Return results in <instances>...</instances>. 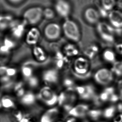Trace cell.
<instances>
[{
    "instance_id": "cell-21",
    "label": "cell",
    "mask_w": 122,
    "mask_h": 122,
    "mask_svg": "<svg viewBox=\"0 0 122 122\" xmlns=\"http://www.w3.org/2000/svg\"><path fill=\"white\" fill-rule=\"evenodd\" d=\"M15 19L13 15L10 14H0V30L9 29Z\"/></svg>"
},
{
    "instance_id": "cell-27",
    "label": "cell",
    "mask_w": 122,
    "mask_h": 122,
    "mask_svg": "<svg viewBox=\"0 0 122 122\" xmlns=\"http://www.w3.org/2000/svg\"><path fill=\"white\" fill-rule=\"evenodd\" d=\"M10 112V118L12 122H24L25 113L23 110L17 107Z\"/></svg>"
},
{
    "instance_id": "cell-40",
    "label": "cell",
    "mask_w": 122,
    "mask_h": 122,
    "mask_svg": "<svg viewBox=\"0 0 122 122\" xmlns=\"http://www.w3.org/2000/svg\"><path fill=\"white\" fill-rule=\"evenodd\" d=\"M8 67V65L0 66V77L5 76Z\"/></svg>"
},
{
    "instance_id": "cell-20",
    "label": "cell",
    "mask_w": 122,
    "mask_h": 122,
    "mask_svg": "<svg viewBox=\"0 0 122 122\" xmlns=\"http://www.w3.org/2000/svg\"><path fill=\"white\" fill-rule=\"evenodd\" d=\"M12 51L3 44L0 45V66H7L11 58Z\"/></svg>"
},
{
    "instance_id": "cell-36",
    "label": "cell",
    "mask_w": 122,
    "mask_h": 122,
    "mask_svg": "<svg viewBox=\"0 0 122 122\" xmlns=\"http://www.w3.org/2000/svg\"><path fill=\"white\" fill-rule=\"evenodd\" d=\"M102 112L99 110H89L87 114L92 119L97 120L102 115Z\"/></svg>"
},
{
    "instance_id": "cell-12",
    "label": "cell",
    "mask_w": 122,
    "mask_h": 122,
    "mask_svg": "<svg viewBox=\"0 0 122 122\" xmlns=\"http://www.w3.org/2000/svg\"><path fill=\"white\" fill-rule=\"evenodd\" d=\"M109 21L114 28L122 29V12L120 10L114 9L109 12Z\"/></svg>"
},
{
    "instance_id": "cell-11",
    "label": "cell",
    "mask_w": 122,
    "mask_h": 122,
    "mask_svg": "<svg viewBox=\"0 0 122 122\" xmlns=\"http://www.w3.org/2000/svg\"><path fill=\"white\" fill-rule=\"evenodd\" d=\"M95 79L97 82L102 85H107L111 82L113 79L112 71L104 68L99 70L95 75Z\"/></svg>"
},
{
    "instance_id": "cell-34",
    "label": "cell",
    "mask_w": 122,
    "mask_h": 122,
    "mask_svg": "<svg viewBox=\"0 0 122 122\" xmlns=\"http://www.w3.org/2000/svg\"><path fill=\"white\" fill-rule=\"evenodd\" d=\"M56 12L51 8H46L43 9V17L47 20H52L55 16Z\"/></svg>"
},
{
    "instance_id": "cell-42",
    "label": "cell",
    "mask_w": 122,
    "mask_h": 122,
    "mask_svg": "<svg viewBox=\"0 0 122 122\" xmlns=\"http://www.w3.org/2000/svg\"><path fill=\"white\" fill-rule=\"evenodd\" d=\"M64 84L66 86L69 87V89H70V87L72 86L73 85V82L71 80L69 79H66L64 81Z\"/></svg>"
},
{
    "instance_id": "cell-35",
    "label": "cell",
    "mask_w": 122,
    "mask_h": 122,
    "mask_svg": "<svg viewBox=\"0 0 122 122\" xmlns=\"http://www.w3.org/2000/svg\"><path fill=\"white\" fill-rule=\"evenodd\" d=\"M116 108L114 106H110L104 110L103 115L107 118H111L113 117L115 114Z\"/></svg>"
},
{
    "instance_id": "cell-4",
    "label": "cell",
    "mask_w": 122,
    "mask_h": 122,
    "mask_svg": "<svg viewBox=\"0 0 122 122\" xmlns=\"http://www.w3.org/2000/svg\"><path fill=\"white\" fill-rule=\"evenodd\" d=\"M96 30L99 36L105 42L112 43L115 41L114 28L110 24L100 21L96 25Z\"/></svg>"
},
{
    "instance_id": "cell-44",
    "label": "cell",
    "mask_w": 122,
    "mask_h": 122,
    "mask_svg": "<svg viewBox=\"0 0 122 122\" xmlns=\"http://www.w3.org/2000/svg\"><path fill=\"white\" fill-rule=\"evenodd\" d=\"M113 122H122V114L117 115L114 119Z\"/></svg>"
},
{
    "instance_id": "cell-19",
    "label": "cell",
    "mask_w": 122,
    "mask_h": 122,
    "mask_svg": "<svg viewBox=\"0 0 122 122\" xmlns=\"http://www.w3.org/2000/svg\"><path fill=\"white\" fill-rule=\"evenodd\" d=\"M32 54L35 61L39 63L44 62L47 59V54L46 51L38 45L33 47Z\"/></svg>"
},
{
    "instance_id": "cell-48",
    "label": "cell",
    "mask_w": 122,
    "mask_h": 122,
    "mask_svg": "<svg viewBox=\"0 0 122 122\" xmlns=\"http://www.w3.org/2000/svg\"><path fill=\"white\" fill-rule=\"evenodd\" d=\"M1 87H0V90H1Z\"/></svg>"
},
{
    "instance_id": "cell-39",
    "label": "cell",
    "mask_w": 122,
    "mask_h": 122,
    "mask_svg": "<svg viewBox=\"0 0 122 122\" xmlns=\"http://www.w3.org/2000/svg\"><path fill=\"white\" fill-rule=\"evenodd\" d=\"M24 122H36V117L31 114L25 113Z\"/></svg>"
},
{
    "instance_id": "cell-28",
    "label": "cell",
    "mask_w": 122,
    "mask_h": 122,
    "mask_svg": "<svg viewBox=\"0 0 122 122\" xmlns=\"http://www.w3.org/2000/svg\"><path fill=\"white\" fill-rule=\"evenodd\" d=\"M20 72L24 80L30 78L35 75L33 67L28 64H25L22 65L20 69Z\"/></svg>"
},
{
    "instance_id": "cell-2",
    "label": "cell",
    "mask_w": 122,
    "mask_h": 122,
    "mask_svg": "<svg viewBox=\"0 0 122 122\" xmlns=\"http://www.w3.org/2000/svg\"><path fill=\"white\" fill-rule=\"evenodd\" d=\"M37 99L48 107H52L58 103V95L51 87L44 86L40 88L36 95Z\"/></svg>"
},
{
    "instance_id": "cell-26",
    "label": "cell",
    "mask_w": 122,
    "mask_h": 122,
    "mask_svg": "<svg viewBox=\"0 0 122 122\" xmlns=\"http://www.w3.org/2000/svg\"><path fill=\"white\" fill-rule=\"evenodd\" d=\"M63 54L67 57L75 56L78 55L79 51L78 47L73 43L65 44L63 49Z\"/></svg>"
},
{
    "instance_id": "cell-13",
    "label": "cell",
    "mask_w": 122,
    "mask_h": 122,
    "mask_svg": "<svg viewBox=\"0 0 122 122\" xmlns=\"http://www.w3.org/2000/svg\"><path fill=\"white\" fill-rule=\"evenodd\" d=\"M84 16L86 22L90 24H96L100 22V15L97 9L89 7L85 10Z\"/></svg>"
},
{
    "instance_id": "cell-25",
    "label": "cell",
    "mask_w": 122,
    "mask_h": 122,
    "mask_svg": "<svg viewBox=\"0 0 122 122\" xmlns=\"http://www.w3.org/2000/svg\"><path fill=\"white\" fill-rule=\"evenodd\" d=\"M88 111L87 105L80 104L73 107L69 111V114L74 117H82L87 114Z\"/></svg>"
},
{
    "instance_id": "cell-24",
    "label": "cell",
    "mask_w": 122,
    "mask_h": 122,
    "mask_svg": "<svg viewBox=\"0 0 122 122\" xmlns=\"http://www.w3.org/2000/svg\"><path fill=\"white\" fill-rule=\"evenodd\" d=\"M26 88L24 81L15 82L12 88V91L14 95L19 99L26 92Z\"/></svg>"
},
{
    "instance_id": "cell-46",
    "label": "cell",
    "mask_w": 122,
    "mask_h": 122,
    "mask_svg": "<svg viewBox=\"0 0 122 122\" xmlns=\"http://www.w3.org/2000/svg\"><path fill=\"white\" fill-rule=\"evenodd\" d=\"M66 122H77V121L74 118H70L67 120Z\"/></svg>"
},
{
    "instance_id": "cell-30",
    "label": "cell",
    "mask_w": 122,
    "mask_h": 122,
    "mask_svg": "<svg viewBox=\"0 0 122 122\" xmlns=\"http://www.w3.org/2000/svg\"><path fill=\"white\" fill-rule=\"evenodd\" d=\"M24 81L26 87L30 89H35L39 86L40 80L37 76L34 75L30 78L24 80Z\"/></svg>"
},
{
    "instance_id": "cell-23",
    "label": "cell",
    "mask_w": 122,
    "mask_h": 122,
    "mask_svg": "<svg viewBox=\"0 0 122 122\" xmlns=\"http://www.w3.org/2000/svg\"><path fill=\"white\" fill-rule=\"evenodd\" d=\"M54 57L56 67L58 69H61L65 68L69 63L67 57L60 51H58L55 53Z\"/></svg>"
},
{
    "instance_id": "cell-9",
    "label": "cell",
    "mask_w": 122,
    "mask_h": 122,
    "mask_svg": "<svg viewBox=\"0 0 122 122\" xmlns=\"http://www.w3.org/2000/svg\"><path fill=\"white\" fill-rule=\"evenodd\" d=\"M59 80L57 71L54 69H49L43 72L41 76V80L44 86L51 87L56 84Z\"/></svg>"
},
{
    "instance_id": "cell-47",
    "label": "cell",
    "mask_w": 122,
    "mask_h": 122,
    "mask_svg": "<svg viewBox=\"0 0 122 122\" xmlns=\"http://www.w3.org/2000/svg\"><path fill=\"white\" fill-rule=\"evenodd\" d=\"M119 86H120V93H121V95H122V82H120V83Z\"/></svg>"
},
{
    "instance_id": "cell-10",
    "label": "cell",
    "mask_w": 122,
    "mask_h": 122,
    "mask_svg": "<svg viewBox=\"0 0 122 122\" xmlns=\"http://www.w3.org/2000/svg\"><path fill=\"white\" fill-rule=\"evenodd\" d=\"M54 10L59 16L68 17L71 11V7L69 2L65 0H58L54 5Z\"/></svg>"
},
{
    "instance_id": "cell-37",
    "label": "cell",
    "mask_w": 122,
    "mask_h": 122,
    "mask_svg": "<svg viewBox=\"0 0 122 122\" xmlns=\"http://www.w3.org/2000/svg\"><path fill=\"white\" fill-rule=\"evenodd\" d=\"M17 73L18 70L16 68L14 67L8 66L5 76L9 77L10 78H13L16 75Z\"/></svg>"
},
{
    "instance_id": "cell-33",
    "label": "cell",
    "mask_w": 122,
    "mask_h": 122,
    "mask_svg": "<svg viewBox=\"0 0 122 122\" xmlns=\"http://www.w3.org/2000/svg\"><path fill=\"white\" fill-rule=\"evenodd\" d=\"M102 56L104 59L108 62H112L115 61V53L111 49L105 50L104 51Z\"/></svg>"
},
{
    "instance_id": "cell-43",
    "label": "cell",
    "mask_w": 122,
    "mask_h": 122,
    "mask_svg": "<svg viewBox=\"0 0 122 122\" xmlns=\"http://www.w3.org/2000/svg\"><path fill=\"white\" fill-rule=\"evenodd\" d=\"M9 2L13 4H19L23 2L24 0H8Z\"/></svg>"
},
{
    "instance_id": "cell-50",
    "label": "cell",
    "mask_w": 122,
    "mask_h": 122,
    "mask_svg": "<svg viewBox=\"0 0 122 122\" xmlns=\"http://www.w3.org/2000/svg\"></svg>"
},
{
    "instance_id": "cell-17",
    "label": "cell",
    "mask_w": 122,
    "mask_h": 122,
    "mask_svg": "<svg viewBox=\"0 0 122 122\" xmlns=\"http://www.w3.org/2000/svg\"><path fill=\"white\" fill-rule=\"evenodd\" d=\"M0 102L3 110L10 112L17 108L15 100L10 95L2 96L0 98Z\"/></svg>"
},
{
    "instance_id": "cell-16",
    "label": "cell",
    "mask_w": 122,
    "mask_h": 122,
    "mask_svg": "<svg viewBox=\"0 0 122 122\" xmlns=\"http://www.w3.org/2000/svg\"><path fill=\"white\" fill-rule=\"evenodd\" d=\"M59 113V110L57 108L49 109L41 115L39 122H55L57 118Z\"/></svg>"
},
{
    "instance_id": "cell-14",
    "label": "cell",
    "mask_w": 122,
    "mask_h": 122,
    "mask_svg": "<svg viewBox=\"0 0 122 122\" xmlns=\"http://www.w3.org/2000/svg\"><path fill=\"white\" fill-rule=\"evenodd\" d=\"M89 62L88 60L82 57H80L75 61L74 68L78 74L83 75L87 73L89 70Z\"/></svg>"
},
{
    "instance_id": "cell-45",
    "label": "cell",
    "mask_w": 122,
    "mask_h": 122,
    "mask_svg": "<svg viewBox=\"0 0 122 122\" xmlns=\"http://www.w3.org/2000/svg\"><path fill=\"white\" fill-rule=\"evenodd\" d=\"M116 6L120 10H122V0H117Z\"/></svg>"
},
{
    "instance_id": "cell-5",
    "label": "cell",
    "mask_w": 122,
    "mask_h": 122,
    "mask_svg": "<svg viewBox=\"0 0 122 122\" xmlns=\"http://www.w3.org/2000/svg\"><path fill=\"white\" fill-rule=\"evenodd\" d=\"M71 89L61 92L58 95V103L60 106L69 111L74 107L73 105L76 100L75 94Z\"/></svg>"
},
{
    "instance_id": "cell-29",
    "label": "cell",
    "mask_w": 122,
    "mask_h": 122,
    "mask_svg": "<svg viewBox=\"0 0 122 122\" xmlns=\"http://www.w3.org/2000/svg\"><path fill=\"white\" fill-rule=\"evenodd\" d=\"M99 51L98 46L94 44H89L85 48L84 54L85 56L89 59H92L97 54Z\"/></svg>"
},
{
    "instance_id": "cell-8",
    "label": "cell",
    "mask_w": 122,
    "mask_h": 122,
    "mask_svg": "<svg viewBox=\"0 0 122 122\" xmlns=\"http://www.w3.org/2000/svg\"><path fill=\"white\" fill-rule=\"evenodd\" d=\"M25 43L29 46L37 45L41 38V33L39 29L35 26L30 28L24 36Z\"/></svg>"
},
{
    "instance_id": "cell-6",
    "label": "cell",
    "mask_w": 122,
    "mask_h": 122,
    "mask_svg": "<svg viewBox=\"0 0 122 122\" xmlns=\"http://www.w3.org/2000/svg\"><path fill=\"white\" fill-rule=\"evenodd\" d=\"M62 32L61 26L55 22L48 24L44 27L43 31L45 38L50 41H55L59 39Z\"/></svg>"
},
{
    "instance_id": "cell-49",
    "label": "cell",
    "mask_w": 122,
    "mask_h": 122,
    "mask_svg": "<svg viewBox=\"0 0 122 122\" xmlns=\"http://www.w3.org/2000/svg\"></svg>"
},
{
    "instance_id": "cell-15",
    "label": "cell",
    "mask_w": 122,
    "mask_h": 122,
    "mask_svg": "<svg viewBox=\"0 0 122 122\" xmlns=\"http://www.w3.org/2000/svg\"><path fill=\"white\" fill-rule=\"evenodd\" d=\"M18 100L20 105L25 107H31L34 105L37 100L36 95L32 92L28 90Z\"/></svg>"
},
{
    "instance_id": "cell-18",
    "label": "cell",
    "mask_w": 122,
    "mask_h": 122,
    "mask_svg": "<svg viewBox=\"0 0 122 122\" xmlns=\"http://www.w3.org/2000/svg\"><path fill=\"white\" fill-rule=\"evenodd\" d=\"M76 91L81 98L89 100L94 95V90L92 86L89 85L77 86Z\"/></svg>"
},
{
    "instance_id": "cell-31",
    "label": "cell",
    "mask_w": 122,
    "mask_h": 122,
    "mask_svg": "<svg viewBox=\"0 0 122 122\" xmlns=\"http://www.w3.org/2000/svg\"><path fill=\"white\" fill-rule=\"evenodd\" d=\"M117 0H101L102 8L108 12L114 9Z\"/></svg>"
},
{
    "instance_id": "cell-38",
    "label": "cell",
    "mask_w": 122,
    "mask_h": 122,
    "mask_svg": "<svg viewBox=\"0 0 122 122\" xmlns=\"http://www.w3.org/2000/svg\"><path fill=\"white\" fill-rule=\"evenodd\" d=\"M113 71L117 75H122V61H117L115 63Z\"/></svg>"
},
{
    "instance_id": "cell-1",
    "label": "cell",
    "mask_w": 122,
    "mask_h": 122,
    "mask_svg": "<svg viewBox=\"0 0 122 122\" xmlns=\"http://www.w3.org/2000/svg\"><path fill=\"white\" fill-rule=\"evenodd\" d=\"M62 31L65 36L73 42H78L81 37L79 27L75 21L66 19L61 26Z\"/></svg>"
},
{
    "instance_id": "cell-22",
    "label": "cell",
    "mask_w": 122,
    "mask_h": 122,
    "mask_svg": "<svg viewBox=\"0 0 122 122\" xmlns=\"http://www.w3.org/2000/svg\"><path fill=\"white\" fill-rule=\"evenodd\" d=\"M100 100L102 102H115L118 100V98L115 93V91L113 88L109 87L102 92L100 96Z\"/></svg>"
},
{
    "instance_id": "cell-3",
    "label": "cell",
    "mask_w": 122,
    "mask_h": 122,
    "mask_svg": "<svg viewBox=\"0 0 122 122\" xmlns=\"http://www.w3.org/2000/svg\"><path fill=\"white\" fill-rule=\"evenodd\" d=\"M43 18V9L38 6L30 7L24 11L22 19L27 25H35Z\"/></svg>"
},
{
    "instance_id": "cell-7",
    "label": "cell",
    "mask_w": 122,
    "mask_h": 122,
    "mask_svg": "<svg viewBox=\"0 0 122 122\" xmlns=\"http://www.w3.org/2000/svg\"><path fill=\"white\" fill-rule=\"evenodd\" d=\"M27 24L22 19H15L9 29L10 35L14 39H20L25 35Z\"/></svg>"
},
{
    "instance_id": "cell-32",
    "label": "cell",
    "mask_w": 122,
    "mask_h": 122,
    "mask_svg": "<svg viewBox=\"0 0 122 122\" xmlns=\"http://www.w3.org/2000/svg\"><path fill=\"white\" fill-rule=\"evenodd\" d=\"M15 40L10 35L5 36L1 44L12 51L13 49H14L16 47L17 45Z\"/></svg>"
},
{
    "instance_id": "cell-41",
    "label": "cell",
    "mask_w": 122,
    "mask_h": 122,
    "mask_svg": "<svg viewBox=\"0 0 122 122\" xmlns=\"http://www.w3.org/2000/svg\"><path fill=\"white\" fill-rule=\"evenodd\" d=\"M115 50L117 53L122 55V43L117 44L115 45Z\"/></svg>"
}]
</instances>
